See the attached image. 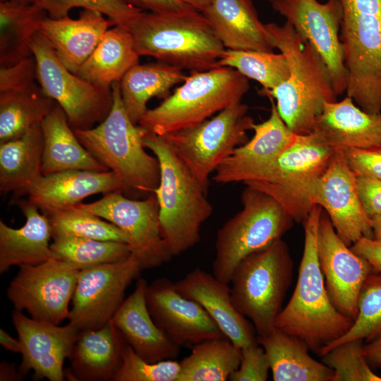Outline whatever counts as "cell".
Segmentation results:
<instances>
[{
  "mask_svg": "<svg viewBox=\"0 0 381 381\" xmlns=\"http://www.w3.org/2000/svg\"><path fill=\"white\" fill-rule=\"evenodd\" d=\"M271 4L321 56L337 95L346 92L348 75L339 37L343 17L340 0H274Z\"/></svg>",
  "mask_w": 381,
  "mask_h": 381,
  "instance_id": "cell-15",
  "label": "cell"
},
{
  "mask_svg": "<svg viewBox=\"0 0 381 381\" xmlns=\"http://www.w3.org/2000/svg\"><path fill=\"white\" fill-rule=\"evenodd\" d=\"M373 238L381 241V214L371 218Z\"/></svg>",
  "mask_w": 381,
  "mask_h": 381,
  "instance_id": "cell-53",
  "label": "cell"
},
{
  "mask_svg": "<svg viewBox=\"0 0 381 381\" xmlns=\"http://www.w3.org/2000/svg\"><path fill=\"white\" fill-rule=\"evenodd\" d=\"M37 63L34 56L0 68V93L18 90L35 83Z\"/></svg>",
  "mask_w": 381,
  "mask_h": 381,
  "instance_id": "cell-45",
  "label": "cell"
},
{
  "mask_svg": "<svg viewBox=\"0 0 381 381\" xmlns=\"http://www.w3.org/2000/svg\"><path fill=\"white\" fill-rule=\"evenodd\" d=\"M313 133L336 151L379 145L381 113H368L346 96L325 104L316 119Z\"/></svg>",
  "mask_w": 381,
  "mask_h": 381,
  "instance_id": "cell-23",
  "label": "cell"
},
{
  "mask_svg": "<svg viewBox=\"0 0 381 381\" xmlns=\"http://www.w3.org/2000/svg\"><path fill=\"white\" fill-rule=\"evenodd\" d=\"M121 191L123 188L111 171L68 170L42 175L28 190V199L41 212L75 206L97 193Z\"/></svg>",
  "mask_w": 381,
  "mask_h": 381,
  "instance_id": "cell-24",
  "label": "cell"
},
{
  "mask_svg": "<svg viewBox=\"0 0 381 381\" xmlns=\"http://www.w3.org/2000/svg\"><path fill=\"white\" fill-rule=\"evenodd\" d=\"M12 322L22 345L20 375L32 370L35 380H64V363L71 356L78 329L70 323L59 326L40 321L15 309Z\"/></svg>",
  "mask_w": 381,
  "mask_h": 381,
  "instance_id": "cell-19",
  "label": "cell"
},
{
  "mask_svg": "<svg viewBox=\"0 0 381 381\" xmlns=\"http://www.w3.org/2000/svg\"><path fill=\"white\" fill-rule=\"evenodd\" d=\"M52 19L68 16L73 8H83L101 13L115 25L127 28L143 11L124 0H34Z\"/></svg>",
  "mask_w": 381,
  "mask_h": 381,
  "instance_id": "cell-41",
  "label": "cell"
},
{
  "mask_svg": "<svg viewBox=\"0 0 381 381\" xmlns=\"http://www.w3.org/2000/svg\"><path fill=\"white\" fill-rule=\"evenodd\" d=\"M318 256L332 304L354 320L358 314V295L372 267L339 237L323 210L318 226Z\"/></svg>",
  "mask_w": 381,
  "mask_h": 381,
  "instance_id": "cell-17",
  "label": "cell"
},
{
  "mask_svg": "<svg viewBox=\"0 0 381 381\" xmlns=\"http://www.w3.org/2000/svg\"><path fill=\"white\" fill-rule=\"evenodd\" d=\"M187 76L181 68L162 61L133 66L120 81L123 107L133 123L138 124L150 99H165Z\"/></svg>",
  "mask_w": 381,
  "mask_h": 381,
  "instance_id": "cell-32",
  "label": "cell"
},
{
  "mask_svg": "<svg viewBox=\"0 0 381 381\" xmlns=\"http://www.w3.org/2000/svg\"><path fill=\"white\" fill-rule=\"evenodd\" d=\"M113 104L98 126L73 130L87 151L119 179L128 197L154 193L160 179L157 158L145 150L146 129L129 118L122 102L120 82L111 85Z\"/></svg>",
  "mask_w": 381,
  "mask_h": 381,
  "instance_id": "cell-5",
  "label": "cell"
},
{
  "mask_svg": "<svg viewBox=\"0 0 381 381\" xmlns=\"http://www.w3.org/2000/svg\"><path fill=\"white\" fill-rule=\"evenodd\" d=\"M363 340L354 339L338 345L321 356L334 373L333 381H381L363 353Z\"/></svg>",
  "mask_w": 381,
  "mask_h": 381,
  "instance_id": "cell-42",
  "label": "cell"
},
{
  "mask_svg": "<svg viewBox=\"0 0 381 381\" xmlns=\"http://www.w3.org/2000/svg\"><path fill=\"white\" fill-rule=\"evenodd\" d=\"M270 3L272 2L274 0H268Z\"/></svg>",
  "mask_w": 381,
  "mask_h": 381,
  "instance_id": "cell-56",
  "label": "cell"
},
{
  "mask_svg": "<svg viewBox=\"0 0 381 381\" xmlns=\"http://www.w3.org/2000/svg\"><path fill=\"white\" fill-rule=\"evenodd\" d=\"M268 39L287 59L286 80L268 91L287 126L297 135L313 133L328 102L337 100L329 71L313 45L286 21L265 24Z\"/></svg>",
  "mask_w": 381,
  "mask_h": 381,
  "instance_id": "cell-1",
  "label": "cell"
},
{
  "mask_svg": "<svg viewBox=\"0 0 381 381\" xmlns=\"http://www.w3.org/2000/svg\"><path fill=\"white\" fill-rule=\"evenodd\" d=\"M201 13L225 49L272 52L251 0H213Z\"/></svg>",
  "mask_w": 381,
  "mask_h": 381,
  "instance_id": "cell-27",
  "label": "cell"
},
{
  "mask_svg": "<svg viewBox=\"0 0 381 381\" xmlns=\"http://www.w3.org/2000/svg\"><path fill=\"white\" fill-rule=\"evenodd\" d=\"M56 102L35 83L23 89L0 93V144L18 138L41 123Z\"/></svg>",
  "mask_w": 381,
  "mask_h": 381,
  "instance_id": "cell-35",
  "label": "cell"
},
{
  "mask_svg": "<svg viewBox=\"0 0 381 381\" xmlns=\"http://www.w3.org/2000/svg\"><path fill=\"white\" fill-rule=\"evenodd\" d=\"M132 36L123 26L109 29L77 75L104 88L120 82L139 62Z\"/></svg>",
  "mask_w": 381,
  "mask_h": 381,
  "instance_id": "cell-33",
  "label": "cell"
},
{
  "mask_svg": "<svg viewBox=\"0 0 381 381\" xmlns=\"http://www.w3.org/2000/svg\"><path fill=\"white\" fill-rule=\"evenodd\" d=\"M242 208L217 231L213 275L230 283L238 263L282 236L293 226L294 219L270 195L246 186L241 193Z\"/></svg>",
  "mask_w": 381,
  "mask_h": 381,
  "instance_id": "cell-9",
  "label": "cell"
},
{
  "mask_svg": "<svg viewBox=\"0 0 381 381\" xmlns=\"http://www.w3.org/2000/svg\"><path fill=\"white\" fill-rule=\"evenodd\" d=\"M114 25L101 13L83 9L78 19L47 18L40 32L52 45L65 67L77 74L105 32Z\"/></svg>",
  "mask_w": 381,
  "mask_h": 381,
  "instance_id": "cell-26",
  "label": "cell"
},
{
  "mask_svg": "<svg viewBox=\"0 0 381 381\" xmlns=\"http://www.w3.org/2000/svg\"><path fill=\"white\" fill-rule=\"evenodd\" d=\"M142 270L132 255L80 270L68 323L81 331L97 329L110 322L125 300V291Z\"/></svg>",
  "mask_w": 381,
  "mask_h": 381,
  "instance_id": "cell-14",
  "label": "cell"
},
{
  "mask_svg": "<svg viewBox=\"0 0 381 381\" xmlns=\"http://www.w3.org/2000/svg\"><path fill=\"white\" fill-rule=\"evenodd\" d=\"M248 90V78L230 67L191 71L173 94L147 109L138 124L159 135L191 128L241 102Z\"/></svg>",
  "mask_w": 381,
  "mask_h": 381,
  "instance_id": "cell-6",
  "label": "cell"
},
{
  "mask_svg": "<svg viewBox=\"0 0 381 381\" xmlns=\"http://www.w3.org/2000/svg\"><path fill=\"white\" fill-rule=\"evenodd\" d=\"M356 186L363 207L370 218L381 214V180L356 176Z\"/></svg>",
  "mask_w": 381,
  "mask_h": 381,
  "instance_id": "cell-47",
  "label": "cell"
},
{
  "mask_svg": "<svg viewBox=\"0 0 381 381\" xmlns=\"http://www.w3.org/2000/svg\"><path fill=\"white\" fill-rule=\"evenodd\" d=\"M323 209L315 205L303 222L304 246L294 293L276 320V328L303 340L318 353L343 336L353 320L332 304L318 256V232Z\"/></svg>",
  "mask_w": 381,
  "mask_h": 381,
  "instance_id": "cell-2",
  "label": "cell"
},
{
  "mask_svg": "<svg viewBox=\"0 0 381 381\" xmlns=\"http://www.w3.org/2000/svg\"><path fill=\"white\" fill-rule=\"evenodd\" d=\"M44 138L41 123L18 138L0 144V190L14 200L28 194L42 176Z\"/></svg>",
  "mask_w": 381,
  "mask_h": 381,
  "instance_id": "cell-31",
  "label": "cell"
},
{
  "mask_svg": "<svg viewBox=\"0 0 381 381\" xmlns=\"http://www.w3.org/2000/svg\"><path fill=\"white\" fill-rule=\"evenodd\" d=\"M6 1V0H1V1ZM21 1H32V2L34 1V0H21Z\"/></svg>",
  "mask_w": 381,
  "mask_h": 381,
  "instance_id": "cell-55",
  "label": "cell"
},
{
  "mask_svg": "<svg viewBox=\"0 0 381 381\" xmlns=\"http://www.w3.org/2000/svg\"><path fill=\"white\" fill-rule=\"evenodd\" d=\"M363 353L372 368H381V336L363 344Z\"/></svg>",
  "mask_w": 381,
  "mask_h": 381,
  "instance_id": "cell-50",
  "label": "cell"
},
{
  "mask_svg": "<svg viewBox=\"0 0 381 381\" xmlns=\"http://www.w3.org/2000/svg\"><path fill=\"white\" fill-rule=\"evenodd\" d=\"M50 247L56 258L75 265L80 270L115 262L131 254L127 243L70 236L52 237Z\"/></svg>",
  "mask_w": 381,
  "mask_h": 381,
  "instance_id": "cell-37",
  "label": "cell"
},
{
  "mask_svg": "<svg viewBox=\"0 0 381 381\" xmlns=\"http://www.w3.org/2000/svg\"><path fill=\"white\" fill-rule=\"evenodd\" d=\"M47 18V12L35 2H0V66L32 56L31 42Z\"/></svg>",
  "mask_w": 381,
  "mask_h": 381,
  "instance_id": "cell-34",
  "label": "cell"
},
{
  "mask_svg": "<svg viewBox=\"0 0 381 381\" xmlns=\"http://www.w3.org/2000/svg\"><path fill=\"white\" fill-rule=\"evenodd\" d=\"M76 205L120 229L128 238L131 254L143 270L159 267L172 258L162 235L155 193L138 200L112 191L95 202Z\"/></svg>",
  "mask_w": 381,
  "mask_h": 381,
  "instance_id": "cell-13",
  "label": "cell"
},
{
  "mask_svg": "<svg viewBox=\"0 0 381 381\" xmlns=\"http://www.w3.org/2000/svg\"><path fill=\"white\" fill-rule=\"evenodd\" d=\"M80 270L54 258L38 265H22L6 291L15 310H25L32 318L60 325L68 319L69 303Z\"/></svg>",
  "mask_w": 381,
  "mask_h": 381,
  "instance_id": "cell-12",
  "label": "cell"
},
{
  "mask_svg": "<svg viewBox=\"0 0 381 381\" xmlns=\"http://www.w3.org/2000/svg\"><path fill=\"white\" fill-rule=\"evenodd\" d=\"M146 302L157 326L180 347L192 348L203 341L225 337L207 312L179 294L174 282L167 278L147 285Z\"/></svg>",
  "mask_w": 381,
  "mask_h": 381,
  "instance_id": "cell-18",
  "label": "cell"
},
{
  "mask_svg": "<svg viewBox=\"0 0 381 381\" xmlns=\"http://www.w3.org/2000/svg\"><path fill=\"white\" fill-rule=\"evenodd\" d=\"M188 5L199 12H202L213 0H184Z\"/></svg>",
  "mask_w": 381,
  "mask_h": 381,
  "instance_id": "cell-54",
  "label": "cell"
},
{
  "mask_svg": "<svg viewBox=\"0 0 381 381\" xmlns=\"http://www.w3.org/2000/svg\"><path fill=\"white\" fill-rule=\"evenodd\" d=\"M344 243L351 246L360 238H373L372 222L361 201L356 174L349 167L343 151H336L319 179L313 195Z\"/></svg>",
  "mask_w": 381,
  "mask_h": 381,
  "instance_id": "cell-16",
  "label": "cell"
},
{
  "mask_svg": "<svg viewBox=\"0 0 381 381\" xmlns=\"http://www.w3.org/2000/svg\"><path fill=\"white\" fill-rule=\"evenodd\" d=\"M124 341L111 322L97 329L79 331L68 358V377L80 381H114L122 364Z\"/></svg>",
  "mask_w": 381,
  "mask_h": 381,
  "instance_id": "cell-28",
  "label": "cell"
},
{
  "mask_svg": "<svg viewBox=\"0 0 381 381\" xmlns=\"http://www.w3.org/2000/svg\"><path fill=\"white\" fill-rule=\"evenodd\" d=\"M147 285L146 279L140 278L111 322L143 359L149 362L175 359L181 347L172 342L152 318L146 302Z\"/></svg>",
  "mask_w": 381,
  "mask_h": 381,
  "instance_id": "cell-22",
  "label": "cell"
},
{
  "mask_svg": "<svg viewBox=\"0 0 381 381\" xmlns=\"http://www.w3.org/2000/svg\"><path fill=\"white\" fill-rule=\"evenodd\" d=\"M31 49L37 83L62 108L73 130L91 128L104 120L113 104L111 88L98 86L68 70L40 31L32 38Z\"/></svg>",
  "mask_w": 381,
  "mask_h": 381,
  "instance_id": "cell-10",
  "label": "cell"
},
{
  "mask_svg": "<svg viewBox=\"0 0 381 381\" xmlns=\"http://www.w3.org/2000/svg\"><path fill=\"white\" fill-rule=\"evenodd\" d=\"M26 222L14 229L0 220V273L13 266L38 265L56 258L49 243L52 226L47 216L29 199L14 200Z\"/></svg>",
  "mask_w": 381,
  "mask_h": 381,
  "instance_id": "cell-25",
  "label": "cell"
},
{
  "mask_svg": "<svg viewBox=\"0 0 381 381\" xmlns=\"http://www.w3.org/2000/svg\"><path fill=\"white\" fill-rule=\"evenodd\" d=\"M0 344L7 351L13 353L22 351V345L19 339H14L2 328L0 329Z\"/></svg>",
  "mask_w": 381,
  "mask_h": 381,
  "instance_id": "cell-51",
  "label": "cell"
},
{
  "mask_svg": "<svg viewBox=\"0 0 381 381\" xmlns=\"http://www.w3.org/2000/svg\"><path fill=\"white\" fill-rule=\"evenodd\" d=\"M143 145L157 158L159 183L157 198L162 237L172 256L196 245L202 224L211 216L213 207L207 190L176 154L164 135L148 131Z\"/></svg>",
  "mask_w": 381,
  "mask_h": 381,
  "instance_id": "cell-3",
  "label": "cell"
},
{
  "mask_svg": "<svg viewBox=\"0 0 381 381\" xmlns=\"http://www.w3.org/2000/svg\"><path fill=\"white\" fill-rule=\"evenodd\" d=\"M42 212L50 222L52 237L70 236L128 243L126 236L116 226L77 205Z\"/></svg>",
  "mask_w": 381,
  "mask_h": 381,
  "instance_id": "cell-40",
  "label": "cell"
},
{
  "mask_svg": "<svg viewBox=\"0 0 381 381\" xmlns=\"http://www.w3.org/2000/svg\"><path fill=\"white\" fill-rule=\"evenodd\" d=\"M218 65L236 70L247 78L258 82L267 91L284 82L289 73L287 59L281 52L225 49Z\"/></svg>",
  "mask_w": 381,
  "mask_h": 381,
  "instance_id": "cell-38",
  "label": "cell"
},
{
  "mask_svg": "<svg viewBox=\"0 0 381 381\" xmlns=\"http://www.w3.org/2000/svg\"><path fill=\"white\" fill-rule=\"evenodd\" d=\"M241 349L226 337L203 341L179 361L177 381H226L239 366Z\"/></svg>",
  "mask_w": 381,
  "mask_h": 381,
  "instance_id": "cell-36",
  "label": "cell"
},
{
  "mask_svg": "<svg viewBox=\"0 0 381 381\" xmlns=\"http://www.w3.org/2000/svg\"><path fill=\"white\" fill-rule=\"evenodd\" d=\"M174 285L179 294L198 303L235 345L242 349L257 341L253 325L233 305L229 284L195 268Z\"/></svg>",
  "mask_w": 381,
  "mask_h": 381,
  "instance_id": "cell-20",
  "label": "cell"
},
{
  "mask_svg": "<svg viewBox=\"0 0 381 381\" xmlns=\"http://www.w3.org/2000/svg\"><path fill=\"white\" fill-rule=\"evenodd\" d=\"M41 127L42 175L68 170L109 171L81 144L59 104L42 121Z\"/></svg>",
  "mask_w": 381,
  "mask_h": 381,
  "instance_id": "cell-29",
  "label": "cell"
},
{
  "mask_svg": "<svg viewBox=\"0 0 381 381\" xmlns=\"http://www.w3.org/2000/svg\"><path fill=\"white\" fill-rule=\"evenodd\" d=\"M127 29L140 56H151L181 69L202 71L219 67L225 50L207 20L194 8L143 11Z\"/></svg>",
  "mask_w": 381,
  "mask_h": 381,
  "instance_id": "cell-4",
  "label": "cell"
},
{
  "mask_svg": "<svg viewBox=\"0 0 381 381\" xmlns=\"http://www.w3.org/2000/svg\"><path fill=\"white\" fill-rule=\"evenodd\" d=\"M23 377L16 370L15 365L6 361H3L0 364V380H22Z\"/></svg>",
  "mask_w": 381,
  "mask_h": 381,
  "instance_id": "cell-52",
  "label": "cell"
},
{
  "mask_svg": "<svg viewBox=\"0 0 381 381\" xmlns=\"http://www.w3.org/2000/svg\"><path fill=\"white\" fill-rule=\"evenodd\" d=\"M270 371L263 348L258 341L241 349L238 368L229 378L230 381H266Z\"/></svg>",
  "mask_w": 381,
  "mask_h": 381,
  "instance_id": "cell-44",
  "label": "cell"
},
{
  "mask_svg": "<svg viewBox=\"0 0 381 381\" xmlns=\"http://www.w3.org/2000/svg\"><path fill=\"white\" fill-rule=\"evenodd\" d=\"M253 138L236 147L217 169L212 179L219 183L238 182L244 174L272 162L296 141L294 133L272 102L269 118L254 123Z\"/></svg>",
  "mask_w": 381,
  "mask_h": 381,
  "instance_id": "cell-21",
  "label": "cell"
},
{
  "mask_svg": "<svg viewBox=\"0 0 381 381\" xmlns=\"http://www.w3.org/2000/svg\"><path fill=\"white\" fill-rule=\"evenodd\" d=\"M179 372V361L174 359L147 361L125 341L122 347V364L114 381H177Z\"/></svg>",
  "mask_w": 381,
  "mask_h": 381,
  "instance_id": "cell-43",
  "label": "cell"
},
{
  "mask_svg": "<svg viewBox=\"0 0 381 381\" xmlns=\"http://www.w3.org/2000/svg\"><path fill=\"white\" fill-rule=\"evenodd\" d=\"M293 274L294 261L282 238L246 256L235 268L229 283L231 301L252 322L258 336L276 329Z\"/></svg>",
  "mask_w": 381,
  "mask_h": 381,
  "instance_id": "cell-8",
  "label": "cell"
},
{
  "mask_svg": "<svg viewBox=\"0 0 381 381\" xmlns=\"http://www.w3.org/2000/svg\"><path fill=\"white\" fill-rule=\"evenodd\" d=\"M248 111L241 102L195 126L164 135L205 190L212 173L246 142L255 123Z\"/></svg>",
  "mask_w": 381,
  "mask_h": 381,
  "instance_id": "cell-11",
  "label": "cell"
},
{
  "mask_svg": "<svg viewBox=\"0 0 381 381\" xmlns=\"http://www.w3.org/2000/svg\"><path fill=\"white\" fill-rule=\"evenodd\" d=\"M335 152L313 133L298 135L278 158L243 174L238 182L270 195L294 222L303 223L315 205L316 185Z\"/></svg>",
  "mask_w": 381,
  "mask_h": 381,
  "instance_id": "cell-7",
  "label": "cell"
},
{
  "mask_svg": "<svg viewBox=\"0 0 381 381\" xmlns=\"http://www.w3.org/2000/svg\"><path fill=\"white\" fill-rule=\"evenodd\" d=\"M257 341L267 357L274 381H333L334 370L311 357L307 344L276 328Z\"/></svg>",
  "mask_w": 381,
  "mask_h": 381,
  "instance_id": "cell-30",
  "label": "cell"
},
{
  "mask_svg": "<svg viewBox=\"0 0 381 381\" xmlns=\"http://www.w3.org/2000/svg\"><path fill=\"white\" fill-rule=\"evenodd\" d=\"M346 162L356 176L381 180V145L344 151Z\"/></svg>",
  "mask_w": 381,
  "mask_h": 381,
  "instance_id": "cell-46",
  "label": "cell"
},
{
  "mask_svg": "<svg viewBox=\"0 0 381 381\" xmlns=\"http://www.w3.org/2000/svg\"><path fill=\"white\" fill-rule=\"evenodd\" d=\"M128 4L149 12L181 11L193 8L184 0H124Z\"/></svg>",
  "mask_w": 381,
  "mask_h": 381,
  "instance_id": "cell-49",
  "label": "cell"
},
{
  "mask_svg": "<svg viewBox=\"0 0 381 381\" xmlns=\"http://www.w3.org/2000/svg\"><path fill=\"white\" fill-rule=\"evenodd\" d=\"M381 336V272H371L364 281L358 298V314L351 328L340 338L323 347L319 356L344 342H369Z\"/></svg>",
  "mask_w": 381,
  "mask_h": 381,
  "instance_id": "cell-39",
  "label": "cell"
},
{
  "mask_svg": "<svg viewBox=\"0 0 381 381\" xmlns=\"http://www.w3.org/2000/svg\"><path fill=\"white\" fill-rule=\"evenodd\" d=\"M350 248L355 253L369 262L372 272H381V241L363 237Z\"/></svg>",
  "mask_w": 381,
  "mask_h": 381,
  "instance_id": "cell-48",
  "label": "cell"
}]
</instances>
